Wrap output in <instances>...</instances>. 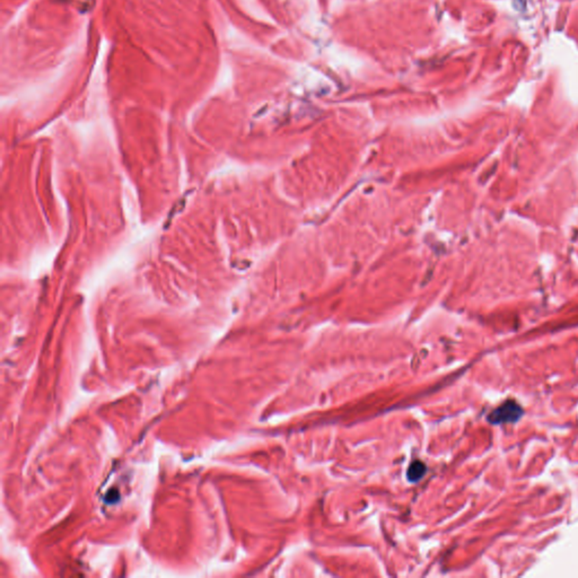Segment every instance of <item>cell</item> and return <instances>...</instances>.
Returning <instances> with one entry per match:
<instances>
[{
    "label": "cell",
    "mask_w": 578,
    "mask_h": 578,
    "mask_svg": "<svg viewBox=\"0 0 578 578\" xmlns=\"http://www.w3.org/2000/svg\"><path fill=\"white\" fill-rule=\"evenodd\" d=\"M426 472H427L426 465L420 461H415V462L411 463L409 467H408L407 478H408V480L411 481V482H418L419 480L422 479L423 476L426 474Z\"/></svg>",
    "instance_id": "obj_2"
},
{
    "label": "cell",
    "mask_w": 578,
    "mask_h": 578,
    "mask_svg": "<svg viewBox=\"0 0 578 578\" xmlns=\"http://www.w3.org/2000/svg\"><path fill=\"white\" fill-rule=\"evenodd\" d=\"M522 416L523 409L520 404L516 401L507 400L489 415L488 420L494 425H502V423L516 422L522 418Z\"/></svg>",
    "instance_id": "obj_1"
}]
</instances>
